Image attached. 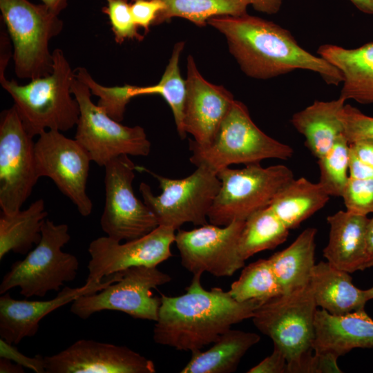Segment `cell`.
<instances>
[{
  "label": "cell",
  "instance_id": "29",
  "mask_svg": "<svg viewBox=\"0 0 373 373\" xmlns=\"http://www.w3.org/2000/svg\"><path fill=\"white\" fill-rule=\"evenodd\" d=\"M289 229L270 206L261 209L245 220L239 239V252L244 260L256 254L273 249L283 243Z\"/></svg>",
  "mask_w": 373,
  "mask_h": 373
},
{
  "label": "cell",
  "instance_id": "19",
  "mask_svg": "<svg viewBox=\"0 0 373 373\" xmlns=\"http://www.w3.org/2000/svg\"><path fill=\"white\" fill-rule=\"evenodd\" d=\"M122 272H117L100 283H85L80 287H66L56 297L48 300H27L12 298L9 293L0 298V336L10 344L17 345L26 337L34 336L41 319L59 307L79 296L102 290L119 280Z\"/></svg>",
  "mask_w": 373,
  "mask_h": 373
},
{
  "label": "cell",
  "instance_id": "1",
  "mask_svg": "<svg viewBox=\"0 0 373 373\" xmlns=\"http://www.w3.org/2000/svg\"><path fill=\"white\" fill-rule=\"evenodd\" d=\"M207 25L224 36L230 53L249 77L268 79L300 69L318 73L327 84L343 82L337 68L305 50L288 30L271 21L246 13L213 17Z\"/></svg>",
  "mask_w": 373,
  "mask_h": 373
},
{
  "label": "cell",
  "instance_id": "31",
  "mask_svg": "<svg viewBox=\"0 0 373 373\" xmlns=\"http://www.w3.org/2000/svg\"><path fill=\"white\" fill-rule=\"evenodd\" d=\"M184 41L177 42L173 49L168 65L160 82L151 86H136V97L144 95H160L170 106L177 131L182 139L186 137L184 128V111L186 93V81L182 78L179 61L184 47Z\"/></svg>",
  "mask_w": 373,
  "mask_h": 373
},
{
  "label": "cell",
  "instance_id": "18",
  "mask_svg": "<svg viewBox=\"0 0 373 373\" xmlns=\"http://www.w3.org/2000/svg\"><path fill=\"white\" fill-rule=\"evenodd\" d=\"M186 68L184 131L193 135L195 144L208 146L214 140L235 99L224 86L206 80L191 55L187 57Z\"/></svg>",
  "mask_w": 373,
  "mask_h": 373
},
{
  "label": "cell",
  "instance_id": "5",
  "mask_svg": "<svg viewBox=\"0 0 373 373\" xmlns=\"http://www.w3.org/2000/svg\"><path fill=\"white\" fill-rule=\"evenodd\" d=\"M189 150L192 164L205 165L217 173L231 164L247 165L267 159L287 160L294 155L291 146L261 131L245 104L236 99L213 142L201 147L189 140Z\"/></svg>",
  "mask_w": 373,
  "mask_h": 373
},
{
  "label": "cell",
  "instance_id": "38",
  "mask_svg": "<svg viewBox=\"0 0 373 373\" xmlns=\"http://www.w3.org/2000/svg\"><path fill=\"white\" fill-rule=\"evenodd\" d=\"M130 7L135 24L146 35L164 4L160 0H131Z\"/></svg>",
  "mask_w": 373,
  "mask_h": 373
},
{
  "label": "cell",
  "instance_id": "39",
  "mask_svg": "<svg viewBox=\"0 0 373 373\" xmlns=\"http://www.w3.org/2000/svg\"><path fill=\"white\" fill-rule=\"evenodd\" d=\"M15 345L0 338V358L9 359L15 363L30 369L36 373L46 372L44 356L38 354L29 357L20 352Z\"/></svg>",
  "mask_w": 373,
  "mask_h": 373
},
{
  "label": "cell",
  "instance_id": "43",
  "mask_svg": "<svg viewBox=\"0 0 373 373\" xmlns=\"http://www.w3.org/2000/svg\"><path fill=\"white\" fill-rule=\"evenodd\" d=\"M349 175L353 178L373 180V166L361 162L350 152Z\"/></svg>",
  "mask_w": 373,
  "mask_h": 373
},
{
  "label": "cell",
  "instance_id": "36",
  "mask_svg": "<svg viewBox=\"0 0 373 373\" xmlns=\"http://www.w3.org/2000/svg\"><path fill=\"white\" fill-rule=\"evenodd\" d=\"M341 198L350 212L362 216L373 213V180L350 177Z\"/></svg>",
  "mask_w": 373,
  "mask_h": 373
},
{
  "label": "cell",
  "instance_id": "48",
  "mask_svg": "<svg viewBox=\"0 0 373 373\" xmlns=\"http://www.w3.org/2000/svg\"><path fill=\"white\" fill-rule=\"evenodd\" d=\"M52 12L57 15L64 10L67 5L68 0H40Z\"/></svg>",
  "mask_w": 373,
  "mask_h": 373
},
{
  "label": "cell",
  "instance_id": "47",
  "mask_svg": "<svg viewBox=\"0 0 373 373\" xmlns=\"http://www.w3.org/2000/svg\"><path fill=\"white\" fill-rule=\"evenodd\" d=\"M25 371L23 367L12 363V361L5 358H0V372L1 373H23Z\"/></svg>",
  "mask_w": 373,
  "mask_h": 373
},
{
  "label": "cell",
  "instance_id": "21",
  "mask_svg": "<svg viewBox=\"0 0 373 373\" xmlns=\"http://www.w3.org/2000/svg\"><path fill=\"white\" fill-rule=\"evenodd\" d=\"M370 218L345 211L327 216L329 240L323 256L336 268L352 273L363 271L366 260V231Z\"/></svg>",
  "mask_w": 373,
  "mask_h": 373
},
{
  "label": "cell",
  "instance_id": "15",
  "mask_svg": "<svg viewBox=\"0 0 373 373\" xmlns=\"http://www.w3.org/2000/svg\"><path fill=\"white\" fill-rule=\"evenodd\" d=\"M244 224L245 220H237L222 227L207 223L189 231L178 230L175 242L182 265L193 275L232 276L245 265L239 252Z\"/></svg>",
  "mask_w": 373,
  "mask_h": 373
},
{
  "label": "cell",
  "instance_id": "28",
  "mask_svg": "<svg viewBox=\"0 0 373 373\" xmlns=\"http://www.w3.org/2000/svg\"><path fill=\"white\" fill-rule=\"evenodd\" d=\"M45 204L40 198L24 210L0 216V260L10 251L26 255L41 238V226L47 218Z\"/></svg>",
  "mask_w": 373,
  "mask_h": 373
},
{
  "label": "cell",
  "instance_id": "23",
  "mask_svg": "<svg viewBox=\"0 0 373 373\" xmlns=\"http://www.w3.org/2000/svg\"><path fill=\"white\" fill-rule=\"evenodd\" d=\"M345 102L340 96L331 101H315L291 117V124L304 136L305 146L317 160L344 135L341 114Z\"/></svg>",
  "mask_w": 373,
  "mask_h": 373
},
{
  "label": "cell",
  "instance_id": "22",
  "mask_svg": "<svg viewBox=\"0 0 373 373\" xmlns=\"http://www.w3.org/2000/svg\"><path fill=\"white\" fill-rule=\"evenodd\" d=\"M317 52L341 72L340 97L361 104H373V42L353 49L324 44Z\"/></svg>",
  "mask_w": 373,
  "mask_h": 373
},
{
  "label": "cell",
  "instance_id": "16",
  "mask_svg": "<svg viewBox=\"0 0 373 373\" xmlns=\"http://www.w3.org/2000/svg\"><path fill=\"white\" fill-rule=\"evenodd\" d=\"M175 229L159 225L149 233L124 243L108 236L90 242L86 283H100L105 278L133 267H157L172 255Z\"/></svg>",
  "mask_w": 373,
  "mask_h": 373
},
{
  "label": "cell",
  "instance_id": "26",
  "mask_svg": "<svg viewBox=\"0 0 373 373\" xmlns=\"http://www.w3.org/2000/svg\"><path fill=\"white\" fill-rule=\"evenodd\" d=\"M254 332L229 329L209 350L191 352L181 373H231L236 371L246 352L260 341Z\"/></svg>",
  "mask_w": 373,
  "mask_h": 373
},
{
  "label": "cell",
  "instance_id": "34",
  "mask_svg": "<svg viewBox=\"0 0 373 373\" xmlns=\"http://www.w3.org/2000/svg\"><path fill=\"white\" fill-rule=\"evenodd\" d=\"M74 73L77 79L88 87L91 94L99 97L97 104L109 117L119 122L123 120L127 104L133 98L136 97L135 85L103 86L97 82L84 67L77 68Z\"/></svg>",
  "mask_w": 373,
  "mask_h": 373
},
{
  "label": "cell",
  "instance_id": "25",
  "mask_svg": "<svg viewBox=\"0 0 373 373\" xmlns=\"http://www.w3.org/2000/svg\"><path fill=\"white\" fill-rule=\"evenodd\" d=\"M316 229L302 231L285 249L268 258L283 293L309 285L315 266Z\"/></svg>",
  "mask_w": 373,
  "mask_h": 373
},
{
  "label": "cell",
  "instance_id": "10",
  "mask_svg": "<svg viewBox=\"0 0 373 373\" xmlns=\"http://www.w3.org/2000/svg\"><path fill=\"white\" fill-rule=\"evenodd\" d=\"M72 93L79 106L75 139L99 166L122 155L147 156L151 142L140 126L122 125L91 99L88 87L75 77Z\"/></svg>",
  "mask_w": 373,
  "mask_h": 373
},
{
  "label": "cell",
  "instance_id": "13",
  "mask_svg": "<svg viewBox=\"0 0 373 373\" xmlns=\"http://www.w3.org/2000/svg\"><path fill=\"white\" fill-rule=\"evenodd\" d=\"M32 138L25 130L14 105L1 112L0 207L4 213L21 210L39 178Z\"/></svg>",
  "mask_w": 373,
  "mask_h": 373
},
{
  "label": "cell",
  "instance_id": "30",
  "mask_svg": "<svg viewBox=\"0 0 373 373\" xmlns=\"http://www.w3.org/2000/svg\"><path fill=\"white\" fill-rule=\"evenodd\" d=\"M164 4L153 23L158 26L173 17L189 20L199 27L216 16H240L247 13L250 0H160Z\"/></svg>",
  "mask_w": 373,
  "mask_h": 373
},
{
  "label": "cell",
  "instance_id": "20",
  "mask_svg": "<svg viewBox=\"0 0 373 373\" xmlns=\"http://www.w3.org/2000/svg\"><path fill=\"white\" fill-rule=\"evenodd\" d=\"M355 348H373V319L365 308L341 316L317 309L313 351L338 358Z\"/></svg>",
  "mask_w": 373,
  "mask_h": 373
},
{
  "label": "cell",
  "instance_id": "7",
  "mask_svg": "<svg viewBox=\"0 0 373 373\" xmlns=\"http://www.w3.org/2000/svg\"><path fill=\"white\" fill-rule=\"evenodd\" d=\"M39 242L21 260L15 262L3 276L0 294L19 287L20 294L44 297L50 291H59L64 283L75 279L79 269L77 257L61 248L70 240L68 226L56 224L46 218Z\"/></svg>",
  "mask_w": 373,
  "mask_h": 373
},
{
  "label": "cell",
  "instance_id": "2",
  "mask_svg": "<svg viewBox=\"0 0 373 373\" xmlns=\"http://www.w3.org/2000/svg\"><path fill=\"white\" fill-rule=\"evenodd\" d=\"M202 274H195L179 296L161 294V305L153 328V341L178 350H201L216 342L231 325L251 318L265 301L238 302L220 287L206 290Z\"/></svg>",
  "mask_w": 373,
  "mask_h": 373
},
{
  "label": "cell",
  "instance_id": "32",
  "mask_svg": "<svg viewBox=\"0 0 373 373\" xmlns=\"http://www.w3.org/2000/svg\"><path fill=\"white\" fill-rule=\"evenodd\" d=\"M229 292L238 302L267 301L283 294L268 258L259 259L246 266Z\"/></svg>",
  "mask_w": 373,
  "mask_h": 373
},
{
  "label": "cell",
  "instance_id": "35",
  "mask_svg": "<svg viewBox=\"0 0 373 373\" xmlns=\"http://www.w3.org/2000/svg\"><path fill=\"white\" fill-rule=\"evenodd\" d=\"M106 5L102 8V12L106 15L111 24L115 42L118 44L127 39L142 41L144 36L138 32L128 0H105Z\"/></svg>",
  "mask_w": 373,
  "mask_h": 373
},
{
  "label": "cell",
  "instance_id": "17",
  "mask_svg": "<svg viewBox=\"0 0 373 373\" xmlns=\"http://www.w3.org/2000/svg\"><path fill=\"white\" fill-rule=\"evenodd\" d=\"M47 373H155L154 363L126 347L81 339L44 356Z\"/></svg>",
  "mask_w": 373,
  "mask_h": 373
},
{
  "label": "cell",
  "instance_id": "45",
  "mask_svg": "<svg viewBox=\"0 0 373 373\" xmlns=\"http://www.w3.org/2000/svg\"><path fill=\"white\" fill-rule=\"evenodd\" d=\"M253 8L262 13L274 15L280 10L283 0H250Z\"/></svg>",
  "mask_w": 373,
  "mask_h": 373
},
{
  "label": "cell",
  "instance_id": "14",
  "mask_svg": "<svg viewBox=\"0 0 373 373\" xmlns=\"http://www.w3.org/2000/svg\"><path fill=\"white\" fill-rule=\"evenodd\" d=\"M35 153L39 178L51 179L82 216H90L93 205L86 186L91 160L86 151L75 139L49 130L38 136Z\"/></svg>",
  "mask_w": 373,
  "mask_h": 373
},
{
  "label": "cell",
  "instance_id": "37",
  "mask_svg": "<svg viewBox=\"0 0 373 373\" xmlns=\"http://www.w3.org/2000/svg\"><path fill=\"white\" fill-rule=\"evenodd\" d=\"M344 135L348 142L373 138V117L363 113L350 104H345L341 114Z\"/></svg>",
  "mask_w": 373,
  "mask_h": 373
},
{
  "label": "cell",
  "instance_id": "9",
  "mask_svg": "<svg viewBox=\"0 0 373 373\" xmlns=\"http://www.w3.org/2000/svg\"><path fill=\"white\" fill-rule=\"evenodd\" d=\"M137 171L149 173L159 183L162 190L159 195H155L145 182L139 187L143 202L154 213L159 225L176 230L186 222L198 226L208 223V213L221 186L216 171L200 165L184 178L171 179L140 166H137Z\"/></svg>",
  "mask_w": 373,
  "mask_h": 373
},
{
  "label": "cell",
  "instance_id": "12",
  "mask_svg": "<svg viewBox=\"0 0 373 373\" xmlns=\"http://www.w3.org/2000/svg\"><path fill=\"white\" fill-rule=\"evenodd\" d=\"M171 279L169 274L157 267H133L122 271V276L117 282L99 291L75 299L70 312L82 319H87L101 311H119L134 318L155 322L161 297L154 296L151 289L170 282Z\"/></svg>",
  "mask_w": 373,
  "mask_h": 373
},
{
  "label": "cell",
  "instance_id": "46",
  "mask_svg": "<svg viewBox=\"0 0 373 373\" xmlns=\"http://www.w3.org/2000/svg\"><path fill=\"white\" fill-rule=\"evenodd\" d=\"M373 267V218H370L366 231V260L365 269Z\"/></svg>",
  "mask_w": 373,
  "mask_h": 373
},
{
  "label": "cell",
  "instance_id": "41",
  "mask_svg": "<svg viewBox=\"0 0 373 373\" xmlns=\"http://www.w3.org/2000/svg\"><path fill=\"white\" fill-rule=\"evenodd\" d=\"M337 359V356L329 353L314 352L307 363L305 373H341Z\"/></svg>",
  "mask_w": 373,
  "mask_h": 373
},
{
  "label": "cell",
  "instance_id": "24",
  "mask_svg": "<svg viewBox=\"0 0 373 373\" xmlns=\"http://www.w3.org/2000/svg\"><path fill=\"white\" fill-rule=\"evenodd\" d=\"M349 274L327 261L315 265L309 285L317 307L336 316L365 308V290L353 284Z\"/></svg>",
  "mask_w": 373,
  "mask_h": 373
},
{
  "label": "cell",
  "instance_id": "50",
  "mask_svg": "<svg viewBox=\"0 0 373 373\" xmlns=\"http://www.w3.org/2000/svg\"><path fill=\"white\" fill-rule=\"evenodd\" d=\"M368 300L373 299V287L365 290Z\"/></svg>",
  "mask_w": 373,
  "mask_h": 373
},
{
  "label": "cell",
  "instance_id": "11",
  "mask_svg": "<svg viewBox=\"0 0 373 373\" xmlns=\"http://www.w3.org/2000/svg\"><path fill=\"white\" fill-rule=\"evenodd\" d=\"M105 168V205L100 225L107 236L117 241L142 237L159 226L158 221L133 189L137 165L129 155L109 161Z\"/></svg>",
  "mask_w": 373,
  "mask_h": 373
},
{
  "label": "cell",
  "instance_id": "33",
  "mask_svg": "<svg viewBox=\"0 0 373 373\" xmlns=\"http://www.w3.org/2000/svg\"><path fill=\"white\" fill-rule=\"evenodd\" d=\"M317 163L319 184L330 197L341 198L350 178V143L345 135L338 138Z\"/></svg>",
  "mask_w": 373,
  "mask_h": 373
},
{
  "label": "cell",
  "instance_id": "40",
  "mask_svg": "<svg viewBox=\"0 0 373 373\" xmlns=\"http://www.w3.org/2000/svg\"><path fill=\"white\" fill-rule=\"evenodd\" d=\"M248 373H287V361L284 354L274 347L273 352L258 364L247 371Z\"/></svg>",
  "mask_w": 373,
  "mask_h": 373
},
{
  "label": "cell",
  "instance_id": "49",
  "mask_svg": "<svg viewBox=\"0 0 373 373\" xmlns=\"http://www.w3.org/2000/svg\"><path fill=\"white\" fill-rule=\"evenodd\" d=\"M361 12L373 15V0H350Z\"/></svg>",
  "mask_w": 373,
  "mask_h": 373
},
{
  "label": "cell",
  "instance_id": "8",
  "mask_svg": "<svg viewBox=\"0 0 373 373\" xmlns=\"http://www.w3.org/2000/svg\"><path fill=\"white\" fill-rule=\"evenodd\" d=\"M220 190L208 213L212 224L224 227L245 220L253 213L269 207L276 195L295 177L291 169L260 163L242 169L224 168L218 172Z\"/></svg>",
  "mask_w": 373,
  "mask_h": 373
},
{
  "label": "cell",
  "instance_id": "6",
  "mask_svg": "<svg viewBox=\"0 0 373 373\" xmlns=\"http://www.w3.org/2000/svg\"><path fill=\"white\" fill-rule=\"evenodd\" d=\"M0 10L12 42L17 77L31 80L50 75L53 59L49 43L64 28L59 15L28 0H0Z\"/></svg>",
  "mask_w": 373,
  "mask_h": 373
},
{
  "label": "cell",
  "instance_id": "3",
  "mask_svg": "<svg viewBox=\"0 0 373 373\" xmlns=\"http://www.w3.org/2000/svg\"><path fill=\"white\" fill-rule=\"evenodd\" d=\"M52 59L50 75L31 79L26 84L6 77L0 79L32 137L49 130L67 131L77 126L79 120V106L72 93L74 70L61 49L52 51Z\"/></svg>",
  "mask_w": 373,
  "mask_h": 373
},
{
  "label": "cell",
  "instance_id": "44",
  "mask_svg": "<svg viewBox=\"0 0 373 373\" xmlns=\"http://www.w3.org/2000/svg\"><path fill=\"white\" fill-rule=\"evenodd\" d=\"M11 40L6 29L3 28L0 31V79L5 78V70L10 59Z\"/></svg>",
  "mask_w": 373,
  "mask_h": 373
},
{
  "label": "cell",
  "instance_id": "27",
  "mask_svg": "<svg viewBox=\"0 0 373 373\" xmlns=\"http://www.w3.org/2000/svg\"><path fill=\"white\" fill-rule=\"evenodd\" d=\"M329 198L318 182L301 177L294 178L280 190L269 206L290 230L321 210Z\"/></svg>",
  "mask_w": 373,
  "mask_h": 373
},
{
  "label": "cell",
  "instance_id": "42",
  "mask_svg": "<svg viewBox=\"0 0 373 373\" xmlns=\"http://www.w3.org/2000/svg\"><path fill=\"white\" fill-rule=\"evenodd\" d=\"M350 152L361 162L373 166V138L363 139L350 143Z\"/></svg>",
  "mask_w": 373,
  "mask_h": 373
},
{
  "label": "cell",
  "instance_id": "4",
  "mask_svg": "<svg viewBox=\"0 0 373 373\" xmlns=\"http://www.w3.org/2000/svg\"><path fill=\"white\" fill-rule=\"evenodd\" d=\"M309 285L274 297L251 318L256 327L271 338L287 361V373H305L312 355L317 310Z\"/></svg>",
  "mask_w": 373,
  "mask_h": 373
}]
</instances>
